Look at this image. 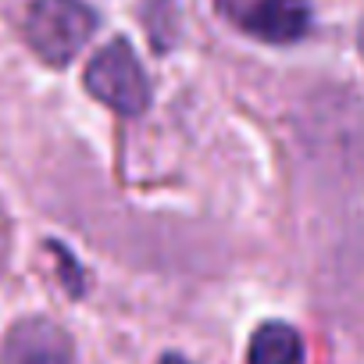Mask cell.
<instances>
[{
  "label": "cell",
  "instance_id": "cell-7",
  "mask_svg": "<svg viewBox=\"0 0 364 364\" xmlns=\"http://www.w3.org/2000/svg\"><path fill=\"white\" fill-rule=\"evenodd\" d=\"M360 54H364V29H360Z\"/></svg>",
  "mask_w": 364,
  "mask_h": 364
},
{
  "label": "cell",
  "instance_id": "cell-3",
  "mask_svg": "<svg viewBox=\"0 0 364 364\" xmlns=\"http://www.w3.org/2000/svg\"><path fill=\"white\" fill-rule=\"evenodd\" d=\"M218 11L264 43H293L311 29L307 0H218Z\"/></svg>",
  "mask_w": 364,
  "mask_h": 364
},
{
  "label": "cell",
  "instance_id": "cell-4",
  "mask_svg": "<svg viewBox=\"0 0 364 364\" xmlns=\"http://www.w3.org/2000/svg\"><path fill=\"white\" fill-rule=\"evenodd\" d=\"M72 339L47 318L18 321L0 350V364H72Z\"/></svg>",
  "mask_w": 364,
  "mask_h": 364
},
{
  "label": "cell",
  "instance_id": "cell-6",
  "mask_svg": "<svg viewBox=\"0 0 364 364\" xmlns=\"http://www.w3.org/2000/svg\"><path fill=\"white\" fill-rule=\"evenodd\" d=\"M161 364H190V360H186V357H178V353H164Z\"/></svg>",
  "mask_w": 364,
  "mask_h": 364
},
{
  "label": "cell",
  "instance_id": "cell-1",
  "mask_svg": "<svg viewBox=\"0 0 364 364\" xmlns=\"http://www.w3.org/2000/svg\"><path fill=\"white\" fill-rule=\"evenodd\" d=\"M97 29L82 0H36L26 15V40L47 65H68Z\"/></svg>",
  "mask_w": 364,
  "mask_h": 364
},
{
  "label": "cell",
  "instance_id": "cell-2",
  "mask_svg": "<svg viewBox=\"0 0 364 364\" xmlns=\"http://www.w3.org/2000/svg\"><path fill=\"white\" fill-rule=\"evenodd\" d=\"M86 90L118 114H143L150 104V82L136 50L125 40H111L86 68Z\"/></svg>",
  "mask_w": 364,
  "mask_h": 364
},
{
  "label": "cell",
  "instance_id": "cell-5",
  "mask_svg": "<svg viewBox=\"0 0 364 364\" xmlns=\"http://www.w3.org/2000/svg\"><path fill=\"white\" fill-rule=\"evenodd\" d=\"M300 360H304V343L296 328L282 321H268L254 332L247 364H300Z\"/></svg>",
  "mask_w": 364,
  "mask_h": 364
}]
</instances>
